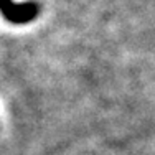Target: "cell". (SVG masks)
<instances>
[{"mask_svg":"<svg viewBox=\"0 0 155 155\" xmlns=\"http://www.w3.org/2000/svg\"><path fill=\"white\" fill-rule=\"evenodd\" d=\"M40 13V7L35 2L15 3L13 0H0V15L7 21L15 25H23L33 21Z\"/></svg>","mask_w":155,"mask_h":155,"instance_id":"1","label":"cell"}]
</instances>
